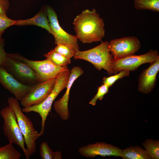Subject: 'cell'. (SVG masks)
<instances>
[{"mask_svg":"<svg viewBox=\"0 0 159 159\" xmlns=\"http://www.w3.org/2000/svg\"><path fill=\"white\" fill-rule=\"evenodd\" d=\"M73 24L76 36L82 43L100 41L105 36L104 21L94 8L83 10L74 18Z\"/></svg>","mask_w":159,"mask_h":159,"instance_id":"1","label":"cell"},{"mask_svg":"<svg viewBox=\"0 0 159 159\" xmlns=\"http://www.w3.org/2000/svg\"><path fill=\"white\" fill-rule=\"evenodd\" d=\"M70 71L68 68L60 72L56 77V82L51 92L46 99L41 104L24 108L23 112H33L38 113L41 118V128L39 133L40 136L44 134L45 121L50 112L53 102L59 93L66 87Z\"/></svg>","mask_w":159,"mask_h":159,"instance_id":"2","label":"cell"},{"mask_svg":"<svg viewBox=\"0 0 159 159\" xmlns=\"http://www.w3.org/2000/svg\"><path fill=\"white\" fill-rule=\"evenodd\" d=\"M109 42H102L99 45L90 49L77 51L74 57L75 59H82L92 64L98 70L103 69L109 74H113L111 65L114 58L108 47Z\"/></svg>","mask_w":159,"mask_h":159,"instance_id":"3","label":"cell"},{"mask_svg":"<svg viewBox=\"0 0 159 159\" xmlns=\"http://www.w3.org/2000/svg\"><path fill=\"white\" fill-rule=\"evenodd\" d=\"M19 101L13 97L8 98V105L14 111L21 132L24 137L26 148L30 156L36 150V141L40 137L32 122L23 113Z\"/></svg>","mask_w":159,"mask_h":159,"instance_id":"4","label":"cell"},{"mask_svg":"<svg viewBox=\"0 0 159 159\" xmlns=\"http://www.w3.org/2000/svg\"><path fill=\"white\" fill-rule=\"evenodd\" d=\"M0 114L4 120V133L9 143L18 145L22 150L26 158L29 159L30 155L25 147L24 138L19 128L14 111L8 105L2 109Z\"/></svg>","mask_w":159,"mask_h":159,"instance_id":"5","label":"cell"},{"mask_svg":"<svg viewBox=\"0 0 159 159\" xmlns=\"http://www.w3.org/2000/svg\"><path fill=\"white\" fill-rule=\"evenodd\" d=\"M7 55L11 58L23 61L30 67L35 72L39 83L56 78L60 72L68 68L67 66H56L47 59L41 61L32 60L18 53H7Z\"/></svg>","mask_w":159,"mask_h":159,"instance_id":"6","label":"cell"},{"mask_svg":"<svg viewBox=\"0 0 159 159\" xmlns=\"http://www.w3.org/2000/svg\"><path fill=\"white\" fill-rule=\"evenodd\" d=\"M158 59L159 55L158 51L151 49L142 55L135 54L120 59H113L111 65V69L113 74L125 70L133 71L141 65L150 63Z\"/></svg>","mask_w":159,"mask_h":159,"instance_id":"7","label":"cell"},{"mask_svg":"<svg viewBox=\"0 0 159 159\" xmlns=\"http://www.w3.org/2000/svg\"><path fill=\"white\" fill-rule=\"evenodd\" d=\"M4 67L14 78L23 84L34 85L39 83L35 71L23 61L7 56Z\"/></svg>","mask_w":159,"mask_h":159,"instance_id":"8","label":"cell"},{"mask_svg":"<svg viewBox=\"0 0 159 159\" xmlns=\"http://www.w3.org/2000/svg\"><path fill=\"white\" fill-rule=\"evenodd\" d=\"M110 53L115 59L134 55L141 47V43L135 36H129L112 39L109 42Z\"/></svg>","mask_w":159,"mask_h":159,"instance_id":"9","label":"cell"},{"mask_svg":"<svg viewBox=\"0 0 159 159\" xmlns=\"http://www.w3.org/2000/svg\"><path fill=\"white\" fill-rule=\"evenodd\" d=\"M50 29L55 39V44H63L72 46L76 52L79 50L78 39L76 35L70 34L60 26L55 11L51 7L47 6L45 9Z\"/></svg>","mask_w":159,"mask_h":159,"instance_id":"10","label":"cell"},{"mask_svg":"<svg viewBox=\"0 0 159 159\" xmlns=\"http://www.w3.org/2000/svg\"><path fill=\"white\" fill-rule=\"evenodd\" d=\"M56 82V78L34 85L31 91L21 100L24 108L42 103L51 92Z\"/></svg>","mask_w":159,"mask_h":159,"instance_id":"11","label":"cell"},{"mask_svg":"<svg viewBox=\"0 0 159 159\" xmlns=\"http://www.w3.org/2000/svg\"><path fill=\"white\" fill-rule=\"evenodd\" d=\"M83 73V70L80 67L75 66L72 68L66 87L65 92L61 98L54 103L53 106L55 112L63 120H67L69 117L68 103L71 87L76 79L82 75Z\"/></svg>","mask_w":159,"mask_h":159,"instance_id":"12","label":"cell"},{"mask_svg":"<svg viewBox=\"0 0 159 159\" xmlns=\"http://www.w3.org/2000/svg\"><path fill=\"white\" fill-rule=\"evenodd\" d=\"M0 83L18 101L28 93L34 85L23 84L14 78L5 67L0 66Z\"/></svg>","mask_w":159,"mask_h":159,"instance_id":"13","label":"cell"},{"mask_svg":"<svg viewBox=\"0 0 159 159\" xmlns=\"http://www.w3.org/2000/svg\"><path fill=\"white\" fill-rule=\"evenodd\" d=\"M122 150L118 147L104 142H96L82 146L78 150L79 153L87 158L95 157L98 155L121 156Z\"/></svg>","mask_w":159,"mask_h":159,"instance_id":"14","label":"cell"},{"mask_svg":"<svg viewBox=\"0 0 159 159\" xmlns=\"http://www.w3.org/2000/svg\"><path fill=\"white\" fill-rule=\"evenodd\" d=\"M150 63L149 67L142 71L138 78V91L145 94L150 92L155 87L159 71V59Z\"/></svg>","mask_w":159,"mask_h":159,"instance_id":"15","label":"cell"},{"mask_svg":"<svg viewBox=\"0 0 159 159\" xmlns=\"http://www.w3.org/2000/svg\"><path fill=\"white\" fill-rule=\"evenodd\" d=\"M15 25H35L44 29L53 35L50 29L46 10L42 9L34 17L24 20H16Z\"/></svg>","mask_w":159,"mask_h":159,"instance_id":"16","label":"cell"},{"mask_svg":"<svg viewBox=\"0 0 159 159\" xmlns=\"http://www.w3.org/2000/svg\"><path fill=\"white\" fill-rule=\"evenodd\" d=\"M121 157L124 159H151L145 150L138 146H131L122 150Z\"/></svg>","mask_w":159,"mask_h":159,"instance_id":"17","label":"cell"},{"mask_svg":"<svg viewBox=\"0 0 159 159\" xmlns=\"http://www.w3.org/2000/svg\"><path fill=\"white\" fill-rule=\"evenodd\" d=\"M44 56L58 67L66 66L71 63L70 59L66 57L54 49L51 50L48 53L44 54Z\"/></svg>","mask_w":159,"mask_h":159,"instance_id":"18","label":"cell"},{"mask_svg":"<svg viewBox=\"0 0 159 159\" xmlns=\"http://www.w3.org/2000/svg\"><path fill=\"white\" fill-rule=\"evenodd\" d=\"M134 6L137 10H149L159 12V0H134Z\"/></svg>","mask_w":159,"mask_h":159,"instance_id":"19","label":"cell"},{"mask_svg":"<svg viewBox=\"0 0 159 159\" xmlns=\"http://www.w3.org/2000/svg\"><path fill=\"white\" fill-rule=\"evenodd\" d=\"M151 159H159V141L146 139L142 144Z\"/></svg>","mask_w":159,"mask_h":159,"instance_id":"20","label":"cell"},{"mask_svg":"<svg viewBox=\"0 0 159 159\" xmlns=\"http://www.w3.org/2000/svg\"><path fill=\"white\" fill-rule=\"evenodd\" d=\"M21 156L11 143L0 147V159H19Z\"/></svg>","mask_w":159,"mask_h":159,"instance_id":"21","label":"cell"},{"mask_svg":"<svg viewBox=\"0 0 159 159\" xmlns=\"http://www.w3.org/2000/svg\"><path fill=\"white\" fill-rule=\"evenodd\" d=\"M40 153L42 159H61L62 154L60 151L54 152L50 148L47 143L42 142L40 147Z\"/></svg>","mask_w":159,"mask_h":159,"instance_id":"22","label":"cell"},{"mask_svg":"<svg viewBox=\"0 0 159 159\" xmlns=\"http://www.w3.org/2000/svg\"><path fill=\"white\" fill-rule=\"evenodd\" d=\"M54 49L69 59L74 57L76 52L72 46L66 44H57Z\"/></svg>","mask_w":159,"mask_h":159,"instance_id":"23","label":"cell"},{"mask_svg":"<svg viewBox=\"0 0 159 159\" xmlns=\"http://www.w3.org/2000/svg\"><path fill=\"white\" fill-rule=\"evenodd\" d=\"M115 74V75L108 77H105L103 78L102 83L109 87H111L117 80L130 75V71L127 70H123Z\"/></svg>","mask_w":159,"mask_h":159,"instance_id":"24","label":"cell"},{"mask_svg":"<svg viewBox=\"0 0 159 159\" xmlns=\"http://www.w3.org/2000/svg\"><path fill=\"white\" fill-rule=\"evenodd\" d=\"M109 87L103 84L98 87L97 92L94 97L89 102V104L95 106L98 99L102 100L104 96L109 92Z\"/></svg>","mask_w":159,"mask_h":159,"instance_id":"25","label":"cell"},{"mask_svg":"<svg viewBox=\"0 0 159 159\" xmlns=\"http://www.w3.org/2000/svg\"><path fill=\"white\" fill-rule=\"evenodd\" d=\"M16 20L8 17L6 14L0 15V38L5 30L8 28L14 25Z\"/></svg>","mask_w":159,"mask_h":159,"instance_id":"26","label":"cell"},{"mask_svg":"<svg viewBox=\"0 0 159 159\" xmlns=\"http://www.w3.org/2000/svg\"><path fill=\"white\" fill-rule=\"evenodd\" d=\"M5 42L2 37L0 38V66L5 67L7 57V53L5 51L4 47Z\"/></svg>","mask_w":159,"mask_h":159,"instance_id":"27","label":"cell"},{"mask_svg":"<svg viewBox=\"0 0 159 159\" xmlns=\"http://www.w3.org/2000/svg\"><path fill=\"white\" fill-rule=\"evenodd\" d=\"M9 6V0H0V15L6 14Z\"/></svg>","mask_w":159,"mask_h":159,"instance_id":"28","label":"cell"}]
</instances>
